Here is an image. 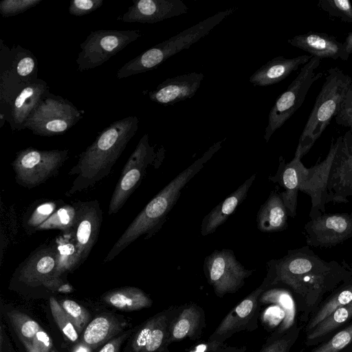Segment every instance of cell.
<instances>
[{"instance_id": "1", "label": "cell", "mask_w": 352, "mask_h": 352, "mask_svg": "<svg viewBox=\"0 0 352 352\" xmlns=\"http://www.w3.org/2000/svg\"><path fill=\"white\" fill-rule=\"evenodd\" d=\"M139 119L129 116L105 127L80 156L69 173L77 175L69 195L94 186L110 173L138 129Z\"/></svg>"}, {"instance_id": "2", "label": "cell", "mask_w": 352, "mask_h": 352, "mask_svg": "<svg viewBox=\"0 0 352 352\" xmlns=\"http://www.w3.org/2000/svg\"><path fill=\"white\" fill-rule=\"evenodd\" d=\"M223 141L212 145L201 157L177 175L146 205L115 243L104 262L111 261L140 236L145 234L151 236L161 228L183 188L221 148Z\"/></svg>"}, {"instance_id": "3", "label": "cell", "mask_w": 352, "mask_h": 352, "mask_svg": "<svg viewBox=\"0 0 352 352\" xmlns=\"http://www.w3.org/2000/svg\"><path fill=\"white\" fill-rule=\"evenodd\" d=\"M236 10L237 8L234 7L220 11L167 40L155 45L122 66L117 72V78L122 79L156 69L170 56L188 49L205 37Z\"/></svg>"}, {"instance_id": "4", "label": "cell", "mask_w": 352, "mask_h": 352, "mask_svg": "<svg viewBox=\"0 0 352 352\" xmlns=\"http://www.w3.org/2000/svg\"><path fill=\"white\" fill-rule=\"evenodd\" d=\"M352 81L338 67L328 69L314 106L300 136L295 155L300 159L320 137L331 119L337 115L344 94Z\"/></svg>"}, {"instance_id": "5", "label": "cell", "mask_w": 352, "mask_h": 352, "mask_svg": "<svg viewBox=\"0 0 352 352\" xmlns=\"http://www.w3.org/2000/svg\"><path fill=\"white\" fill-rule=\"evenodd\" d=\"M320 63V58L313 56L302 66L298 76L286 90L277 98L268 116L264 134L266 143L269 142L274 132L298 109L311 85L322 77V72L315 73Z\"/></svg>"}, {"instance_id": "6", "label": "cell", "mask_w": 352, "mask_h": 352, "mask_svg": "<svg viewBox=\"0 0 352 352\" xmlns=\"http://www.w3.org/2000/svg\"><path fill=\"white\" fill-rule=\"evenodd\" d=\"M83 113L68 100L50 92L32 112L23 129L41 136L60 135L73 127Z\"/></svg>"}, {"instance_id": "7", "label": "cell", "mask_w": 352, "mask_h": 352, "mask_svg": "<svg viewBox=\"0 0 352 352\" xmlns=\"http://www.w3.org/2000/svg\"><path fill=\"white\" fill-rule=\"evenodd\" d=\"M68 149L37 150L29 147L19 151L12 163L16 181L32 188L54 175L68 157Z\"/></svg>"}, {"instance_id": "8", "label": "cell", "mask_w": 352, "mask_h": 352, "mask_svg": "<svg viewBox=\"0 0 352 352\" xmlns=\"http://www.w3.org/2000/svg\"><path fill=\"white\" fill-rule=\"evenodd\" d=\"M140 30H100L91 32L80 45L76 60L78 72L100 66L141 36Z\"/></svg>"}, {"instance_id": "9", "label": "cell", "mask_w": 352, "mask_h": 352, "mask_svg": "<svg viewBox=\"0 0 352 352\" xmlns=\"http://www.w3.org/2000/svg\"><path fill=\"white\" fill-rule=\"evenodd\" d=\"M337 147L336 140L332 139L330 149L325 159L311 168H307L301 159L294 155L296 184L298 191L308 195L311 201L310 219H316L325 212L328 203L327 179Z\"/></svg>"}, {"instance_id": "10", "label": "cell", "mask_w": 352, "mask_h": 352, "mask_svg": "<svg viewBox=\"0 0 352 352\" xmlns=\"http://www.w3.org/2000/svg\"><path fill=\"white\" fill-rule=\"evenodd\" d=\"M206 277L215 293H234L245 283L253 270H247L230 249L215 250L204 261Z\"/></svg>"}, {"instance_id": "11", "label": "cell", "mask_w": 352, "mask_h": 352, "mask_svg": "<svg viewBox=\"0 0 352 352\" xmlns=\"http://www.w3.org/2000/svg\"><path fill=\"white\" fill-rule=\"evenodd\" d=\"M156 156L154 147L149 144L148 134L145 133L140 140L121 172L110 200L109 214L117 213L124 205L140 184L146 169Z\"/></svg>"}, {"instance_id": "12", "label": "cell", "mask_w": 352, "mask_h": 352, "mask_svg": "<svg viewBox=\"0 0 352 352\" xmlns=\"http://www.w3.org/2000/svg\"><path fill=\"white\" fill-rule=\"evenodd\" d=\"M337 147L329 173L328 203H346L352 197V133L349 130L336 139Z\"/></svg>"}, {"instance_id": "13", "label": "cell", "mask_w": 352, "mask_h": 352, "mask_svg": "<svg viewBox=\"0 0 352 352\" xmlns=\"http://www.w3.org/2000/svg\"><path fill=\"white\" fill-rule=\"evenodd\" d=\"M304 233L308 246L329 248L337 245L352 236V214L324 213L307 222Z\"/></svg>"}, {"instance_id": "14", "label": "cell", "mask_w": 352, "mask_h": 352, "mask_svg": "<svg viewBox=\"0 0 352 352\" xmlns=\"http://www.w3.org/2000/svg\"><path fill=\"white\" fill-rule=\"evenodd\" d=\"M77 214L73 234L80 265L89 256L100 229L102 212L97 200L76 204Z\"/></svg>"}, {"instance_id": "15", "label": "cell", "mask_w": 352, "mask_h": 352, "mask_svg": "<svg viewBox=\"0 0 352 352\" xmlns=\"http://www.w3.org/2000/svg\"><path fill=\"white\" fill-rule=\"evenodd\" d=\"M182 0H133L120 21L126 23H155L187 13Z\"/></svg>"}, {"instance_id": "16", "label": "cell", "mask_w": 352, "mask_h": 352, "mask_svg": "<svg viewBox=\"0 0 352 352\" xmlns=\"http://www.w3.org/2000/svg\"><path fill=\"white\" fill-rule=\"evenodd\" d=\"M204 74L190 72L168 78L149 91V99L157 104L168 106L192 98L199 88Z\"/></svg>"}, {"instance_id": "17", "label": "cell", "mask_w": 352, "mask_h": 352, "mask_svg": "<svg viewBox=\"0 0 352 352\" xmlns=\"http://www.w3.org/2000/svg\"><path fill=\"white\" fill-rule=\"evenodd\" d=\"M50 92L47 82L41 78L22 87L11 102L6 119L13 132L23 129L32 112Z\"/></svg>"}, {"instance_id": "18", "label": "cell", "mask_w": 352, "mask_h": 352, "mask_svg": "<svg viewBox=\"0 0 352 352\" xmlns=\"http://www.w3.org/2000/svg\"><path fill=\"white\" fill-rule=\"evenodd\" d=\"M57 264L56 247H45L35 251L20 267L18 278L30 286H48L52 281Z\"/></svg>"}, {"instance_id": "19", "label": "cell", "mask_w": 352, "mask_h": 352, "mask_svg": "<svg viewBox=\"0 0 352 352\" xmlns=\"http://www.w3.org/2000/svg\"><path fill=\"white\" fill-rule=\"evenodd\" d=\"M7 315L28 352H56L51 338L36 320L18 310Z\"/></svg>"}, {"instance_id": "20", "label": "cell", "mask_w": 352, "mask_h": 352, "mask_svg": "<svg viewBox=\"0 0 352 352\" xmlns=\"http://www.w3.org/2000/svg\"><path fill=\"white\" fill-rule=\"evenodd\" d=\"M287 42L291 45L320 59L329 58L347 60L349 57L344 43L327 33L309 32L296 35L288 39Z\"/></svg>"}, {"instance_id": "21", "label": "cell", "mask_w": 352, "mask_h": 352, "mask_svg": "<svg viewBox=\"0 0 352 352\" xmlns=\"http://www.w3.org/2000/svg\"><path fill=\"white\" fill-rule=\"evenodd\" d=\"M169 312H163L148 320L135 334L133 352H157L169 341Z\"/></svg>"}, {"instance_id": "22", "label": "cell", "mask_w": 352, "mask_h": 352, "mask_svg": "<svg viewBox=\"0 0 352 352\" xmlns=\"http://www.w3.org/2000/svg\"><path fill=\"white\" fill-rule=\"evenodd\" d=\"M313 56L302 55L292 58L278 56L262 65L250 76L249 80L254 87H267L278 83L299 66L308 63Z\"/></svg>"}, {"instance_id": "23", "label": "cell", "mask_w": 352, "mask_h": 352, "mask_svg": "<svg viewBox=\"0 0 352 352\" xmlns=\"http://www.w3.org/2000/svg\"><path fill=\"white\" fill-rule=\"evenodd\" d=\"M255 179L256 174H253L204 217L200 230L202 236H205L214 233L220 226L226 221L247 197L248 192Z\"/></svg>"}, {"instance_id": "24", "label": "cell", "mask_w": 352, "mask_h": 352, "mask_svg": "<svg viewBox=\"0 0 352 352\" xmlns=\"http://www.w3.org/2000/svg\"><path fill=\"white\" fill-rule=\"evenodd\" d=\"M287 210L280 194L276 190H272L258 211V229L267 233L282 231L287 227Z\"/></svg>"}, {"instance_id": "25", "label": "cell", "mask_w": 352, "mask_h": 352, "mask_svg": "<svg viewBox=\"0 0 352 352\" xmlns=\"http://www.w3.org/2000/svg\"><path fill=\"white\" fill-rule=\"evenodd\" d=\"M264 288L265 283L238 304L222 320L210 339L215 341L217 338L228 336L245 324L256 311L258 298Z\"/></svg>"}, {"instance_id": "26", "label": "cell", "mask_w": 352, "mask_h": 352, "mask_svg": "<svg viewBox=\"0 0 352 352\" xmlns=\"http://www.w3.org/2000/svg\"><path fill=\"white\" fill-rule=\"evenodd\" d=\"M125 325V322H121L113 316L100 315L86 327L82 341L90 347L96 348L120 332Z\"/></svg>"}, {"instance_id": "27", "label": "cell", "mask_w": 352, "mask_h": 352, "mask_svg": "<svg viewBox=\"0 0 352 352\" xmlns=\"http://www.w3.org/2000/svg\"><path fill=\"white\" fill-rule=\"evenodd\" d=\"M102 299L107 304L123 311L140 310L152 305L149 296L135 287L111 290L103 296Z\"/></svg>"}, {"instance_id": "28", "label": "cell", "mask_w": 352, "mask_h": 352, "mask_svg": "<svg viewBox=\"0 0 352 352\" xmlns=\"http://www.w3.org/2000/svg\"><path fill=\"white\" fill-rule=\"evenodd\" d=\"M12 69L24 84H29L38 80V63L34 54L20 45L11 48Z\"/></svg>"}, {"instance_id": "29", "label": "cell", "mask_w": 352, "mask_h": 352, "mask_svg": "<svg viewBox=\"0 0 352 352\" xmlns=\"http://www.w3.org/2000/svg\"><path fill=\"white\" fill-rule=\"evenodd\" d=\"M12 64H0V127L8 116L11 102L25 85L12 69Z\"/></svg>"}, {"instance_id": "30", "label": "cell", "mask_w": 352, "mask_h": 352, "mask_svg": "<svg viewBox=\"0 0 352 352\" xmlns=\"http://www.w3.org/2000/svg\"><path fill=\"white\" fill-rule=\"evenodd\" d=\"M57 243V264L52 281L48 286L54 285L57 279L65 272L72 271L80 265L77 248L74 239L72 241L60 237Z\"/></svg>"}, {"instance_id": "31", "label": "cell", "mask_w": 352, "mask_h": 352, "mask_svg": "<svg viewBox=\"0 0 352 352\" xmlns=\"http://www.w3.org/2000/svg\"><path fill=\"white\" fill-rule=\"evenodd\" d=\"M201 322V312L191 305L182 310L170 329L169 341H177L194 335Z\"/></svg>"}, {"instance_id": "32", "label": "cell", "mask_w": 352, "mask_h": 352, "mask_svg": "<svg viewBox=\"0 0 352 352\" xmlns=\"http://www.w3.org/2000/svg\"><path fill=\"white\" fill-rule=\"evenodd\" d=\"M352 317V301L338 307L324 320L318 323L307 335L308 340L320 338L332 331Z\"/></svg>"}, {"instance_id": "33", "label": "cell", "mask_w": 352, "mask_h": 352, "mask_svg": "<svg viewBox=\"0 0 352 352\" xmlns=\"http://www.w3.org/2000/svg\"><path fill=\"white\" fill-rule=\"evenodd\" d=\"M352 301V282L346 284L336 292L319 310L311 319L307 327V331L313 329L318 323L324 320L333 311Z\"/></svg>"}, {"instance_id": "34", "label": "cell", "mask_w": 352, "mask_h": 352, "mask_svg": "<svg viewBox=\"0 0 352 352\" xmlns=\"http://www.w3.org/2000/svg\"><path fill=\"white\" fill-rule=\"evenodd\" d=\"M76 214V206H65L55 211L37 230L59 229L72 232Z\"/></svg>"}, {"instance_id": "35", "label": "cell", "mask_w": 352, "mask_h": 352, "mask_svg": "<svg viewBox=\"0 0 352 352\" xmlns=\"http://www.w3.org/2000/svg\"><path fill=\"white\" fill-rule=\"evenodd\" d=\"M50 307L52 317L63 335L71 342L78 338V332L59 302L54 297L50 298Z\"/></svg>"}, {"instance_id": "36", "label": "cell", "mask_w": 352, "mask_h": 352, "mask_svg": "<svg viewBox=\"0 0 352 352\" xmlns=\"http://www.w3.org/2000/svg\"><path fill=\"white\" fill-rule=\"evenodd\" d=\"M318 6L331 17L352 23V3L349 0H320Z\"/></svg>"}, {"instance_id": "37", "label": "cell", "mask_w": 352, "mask_h": 352, "mask_svg": "<svg viewBox=\"0 0 352 352\" xmlns=\"http://www.w3.org/2000/svg\"><path fill=\"white\" fill-rule=\"evenodd\" d=\"M60 305L73 322L78 333L85 329L89 324V314L87 309L74 300L64 299Z\"/></svg>"}, {"instance_id": "38", "label": "cell", "mask_w": 352, "mask_h": 352, "mask_svg": "<svg viewBox=\"0 0 352 352\" xmlns=\"http://www.w3.org/2000/svg\"><path fill=\"white\" fill-rule=\"evenodd\" d=\"M43 0H2L0 14L4 18L14 16L36 6Z\"/></svg>"}, {"instance_id": "39", "label": "cell", "mask_w": 352, "mask_h": 352, "mask_svg": "<svg viewBox=\"0 0 352 352\" xmlns=\"http://www.w3.org/2000/svg\"><path fill=\"white\" fill-rule=\"evenodd\" d=\"M352 342V324L336 333L312 352H339Z\"/></svg>"}, {"instance_id": "40", "label": "cell", "mask_w": 352, "mask_h": 352, "mask_svg": "<svg viewBox=\"0 0 352 352\" xmlns=\"http://www.w3.org/2000/svg\"><path fill=\"white\" fill-rule=\"evenodd\" d=\"M56 207L54 202L47 201L35 208L25 221L28 228L37 229L55 212Z\"/></svg>"}, {"instance_id": "41", "label": "cell", "mask_w": 352, "mask_h": 352, "mask_svg": "<svg viewBox=\"0 0 352 352\" xmlns=\"http://www.w3.org/2000/svg\"><path fill=\"white\" fill-rule=\"evenodd\" d=\"M335 118L338 124L348 127L352 133V81L344 94Z\"/></svg>"}, {"instance_id": "42", "label": "cell", "mask_w": 352, "mask_h": 352, "mask_svg": "<svg viewBox=\"0 0 352 352\" xmlns=\"http://www.w3.org/2000/svg\"><path fill=\"white\" fill-rule=\"evenodd\" d=\"M104 0H72L69 1V13L75 16H82L100 8Z\"/></svg>"}, {"instance_id": "43", "label": "cell", "mask_w": 352, "mask_h": 352, "mask_svg": "<svg viewBox=\"0 0 352 352\" xmlns=\"http://www.w3.org/2000/svg\"><path fill=\"white\" fill-rule=\"evenodd\" d=\"M129 333H125L108 341L98 352H118L121 344L126 339Z\"/></svg>"}, {"instance_id": "44", "label": "cell", "mask_w": 352, "mask_h": 352, "mask_svg": "<svg viewBox=\"0 0 352 352\" xmlns=\"http://www.w3.org/2000/svg\"><path fill=\"white\" fill-rule=\"evenodd\" d=\"M289 349V340L280 339L272 342L262 352H287Z\"/></svg>"}, {"instance_id": "45", "label": "cell", "mask_w": 352, "mask_h": 352, "mask_svg": "<svg viewBox=\"0 0 352 352\" xmlns=\"http://www.w3.org/2000/svg\"><path fill=\"white\" fill-rule=\"evenodd\" d=\"M343 43L346 52L350 55L352 53V32L347 34Z\"/></svg>"}, {"instance_id": "46", "label": "cell", "mask_w": 352, "mask_h": 352, "mask_svg": "<svg viewBox=\"0 0 352 352\" xmlns=\"http://www.w3.org/2000/svg\"><path fill=\"white\" fill-rule=\"evenodd\" d=\"M73 352H92L91 351V347L86 344L85 343H80L78 345H77Z\"/></svg>"}, {"instance_id": "47", "label": "cell", "mask_w": 352, "mask_h": 352, "mask_svg": "<svg viewBox=\"0 0 352 352\" xmlns=\"http://www.w3.org/2000/svg\"><path fill=\"white\" fill-rule=\"evenodd\" d=\"M350 270L352 272V263H351V266H350Z\"/></svg>"}]
</instances>
